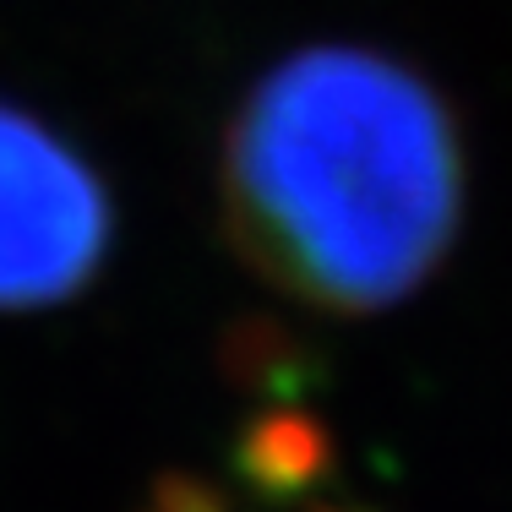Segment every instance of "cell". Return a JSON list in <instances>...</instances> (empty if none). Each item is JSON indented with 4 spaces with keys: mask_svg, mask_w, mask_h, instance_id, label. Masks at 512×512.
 Returning a JSON list of instances; mask_svg holds the SVG:
<instances>
[{
    "mask_svg": "<svg viewBox=\"0 0 512 512\" xmlns=\"http://www.w3.org/2000/svg\"><path fill=\"white\" fill-rule=\"evenodd\" d=\"M458 218V120L382 50H295L229 120V240L311 311L371 316L409 300L453 251Z\"/></svg>",
    "mask_w": 512,
    "mask_h": 512,
    "instance_id": "6da1fadb",
    "label": "cell"
},
{
    "mask_svg": "<svg viewBox=\"0 0 512 512\" xmlns=\"http://www.w3.org/2000/svg\"><path fill=\"white\" fill-rule=\"evenodd\" d=\"M115 213L99 169L0 99V311H44L99 278Z\"/></svg>",
    "mask_w": 512,
    "mask_h": 512,
    "instance_id": "7a4b0ae2",
    "label": "cell"
},
{
    "mask_svg": "<svg viewBox=\"0 0 512 512\" xmlns=\"http://www.w3.org/2000/svg\"><path fill=\"white\" fill-rule=\"evenodd\" d=\"M333 431L295 404L256 409L229 442V469L262 507H300L333 480Z\"/></svg>",
    "mask_w": 512,
    "mask_h": 512,
    "instance_id": "3957f363",
    "label": "cell"
},
{
    "mask_svg": "<svg viewBox=\"0 0 512 512\" xmlns=\"http://www.w3.org/2000/svg\"><path fill=\"white\" fill-rule=\"evenodd\" d=\"M218 376L262 404H300L327 382V360L306 333L278 316H235L218 338Z\"/></svg>",
    "mask_w": 512,
    "mask_h": 512,
    "instance_id": "277c9868",
    "label": "cell"
},
{
    "mask_svg": "<svg viewBox=\"0 0 512 512\" xmlns=\"http://www.w3.org/2000/svg\"><path fill=\"white\" fill-rule=\"evenodd\" d=\"M137 512H235L224 491L202 474H186V469H164L158 480L148 485Z\"/></svg>",
    "mask_w": 512,
    "mask_h": 512,
    "instance_id": "5b68a950",
    "label": "cell"
},
{
    "mask_svg": "<svg viewBox=\"0 0 512 512\" xmlns=\"http://www.w3.org/2000/svg\"><path fill=\"white\" fill-rule=\"evenodd\" d=\"M311 512H371V507H311Z\"/></svg>",
    "mask_w": 512,
    "mask_h": 512,
    "instance_id": "8992f818",
    "label": "cell"
}]
</instances>
